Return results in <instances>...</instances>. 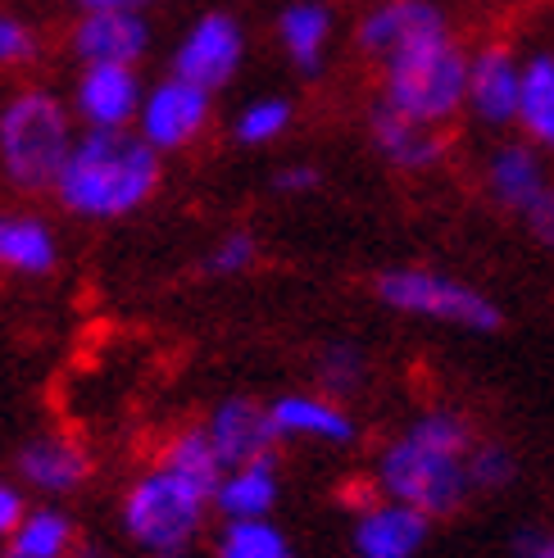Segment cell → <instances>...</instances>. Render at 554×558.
<instances>
[{
    "label": "cell",
    "mask_w": 554,
    "mask_h": 558,
    "mask_svg": "<svg viewBox=\"0 0 554 558\" xmlns=\"http://www.w3.org/2000/svg\"><path fill=\"white\" fill-rule=\"evenodd\" d=\"M60 264V236L46 218L23 209H0V272L46 277Z\"/></svg>",
    "instance_id": "20"
},
{
    "label": "cell",
    "mask_w": 554,
    "mask_h": 558,
    "mask_svg": "<svg viewBox=\"0 0 554 558\" xmlns=\"http://www.w3.org/2000/svg\"><path fill=\"white\" fill-rule=\"evenodd\" d=\"M522 228H528L545 250H554V186L541 195L528 214H522Z\"/></svg>",
    "instance_id": "33"
},
{
    "label": "cell",
    "mask_w": 554,
    "mask_h": 558,
    "mask_svg": "<svg viewBox=\"0 0 554 558\" xmlns=\"http://www.w3.org/2000/svg\"><path fill=\"white\" fill-rule=\"evenodd\" d=\"M314 377H318V390H323V396H332V400H350L354 390H364V381H369V354L359 350V345H350V341H332V345L318 350V368H314Z\"/></svg>",
    "instance_id": "27"
},
{
    "label": "cell",
    "mask_w": 554,
    "mask_h": 558,
    "mask_svg": "<svg viewBox=\"0 0 554 558\" xmlns=\"http://www.w3.org/2000/svg\"><path fill=\"white\" fill-rule=\"evenodd\" d=\"M155 0H73V10H146Z\"/></svg>",
    "instance_id": "34"
},
{
    "label": "cell",
    "mask_w": 554,
    "mask_h": 558,
    "mask_svg": "<svg viewBox=\"0 0 554 558\" xmlns=\"http://www.w3.org/2000/svg\"><path fill=\"white\" fill-rule=\"evenodd\" d=\"M164 468H173L178 477H186L191 486H201V490H209V499H214V490H218V482H224V459H218V450H214V440H209V432H205V423H196V427H178L169 440L159 445V454H155Z\"/></svg>",
    "instance_id": "22"
},
{
    "label": "cell",
    "mask_w": 554,
    "mask_h": 558,
    "mask_svg": "<svg viewBox=\"0 0 554 558\" xmlns=\"http://www.w3.org/2000/svg\"><path fill=\"white\" fill-rule=\"evenodd\" d=\"M209 513H214L209 490L191 486L159 459L136 472L119 499L123 536L150 558H186L191 545L201 541Z\"/></svg>",
    "instance_id": "4"
},
{
    "label": "cell",
    "mask_w": 554,
    "mask_h": 558,
    "mask_svg": "<svg viewBox=\"0 0 554 558\" xmlns=\"http://www.w3.org/2000/svg\"><path fill=\"white\" fill-rule=\"evenodd\" d=\"M273 427L282 440H310V445H354L359 427L346 400H332L323 390H291L268 404Z\"/></svg>",
    "instance_id": "18"
},
{
    "label": "cell",
    "mask_w": 554,
    "mask_h": 558,
    "mask_svg": "<svg viewBox=\"0 0 554 558\" xmlns=\"http://www.w3.org/2000/svg\"><path fill=\"white\" fill-rule=\"evenodd\" d=\"M473 445L478 432L455 409H427L405 432L377 450L373 463V490L413 505L427 518H450L468 505L473 490Z\"/></svg>",
    "instance_id": "1"
},
{
    "label": "cell",
    "mask_w": 554,
    "mask_h": 558,
    "mask_svg": "<svg viewBox=\"0 0 554 558\" xmlns=\"http://www.w3.org/2000/svg\"><path fill=\"white\" fill-rule=\"evenodd\" d=\"M468 472H473V490H505L514 477H518V459L509 445L501 440H482L473 445V463H468Z\"/></svg>",
    "instance_id": "29"
},
{
    "label": "cell",
    "mask_w": 554,
    "mask_h": 558,
    "mask_svg": "<svg viewBox=\"0 0 554 558\" xmlns=\"http://www.w3.org/2000/svg\"><path fill=\"white\" fill-rule=\"evenodd\" d=\"M164 182V155L142 142L136 128L77 132L55 182V205L82 222H119L155 201Z\"/></svg>",
    "instance_id": "2"
},
{
    "label": "cell",
    "mask_w": 554,
    "mask_h": 558,
    "mask_svg": "<svg viewBox=\"0 0 554 558\" xmlns=\"http://www.w3.org/2000/svg\"><path fill=\"white\" fill-rule=\"evenodd\" d=\"M214 558H296V549L273 518H237L218 526Z\"/></svg>",
    "instance_id": "25"
},
{
    "label": "cell",
    "mask_w": 554,
    "mask_h": 558,
    "mask_svg": "<svg viewBox=\"0 0 554 558\" xmlns=\"http://www.w3.org/2000/svg\"><path fill=\"white\" fill-rule=\"evenodd\" d=\"M486 195L495 205H501L505 214H528L541 195L554 186L550 169H545V150L532 146L528 136H518V142H505V146H495L486 155Z\"/></svg>",
    "instance_id": "16"
},
{
    "label": "cell",
    "mask_w": 554,
    "mask_h": 558,
    "mask_svg": "<svg viewBox=\"0 0 554 558\" xmlns=\"http://www.w3.org/2000/svg\"><path fill=\"white\" fill-rule=\"evenodd\" d=\"M277 495H282V477H277V454L224 468V482L214 490V513L224 522L237 518H273Z\"/></svg>",
    "instance_id": "21"
},
{
    "label": "cell",
    "mask_w": 554,
    "mask_h": 558,
    "mask_svg": "<svg viewBox=\"0 0 554 558\" xmlns=\"http://www.w3.org/2000/svg\"><path fill=\"white\" fill-rule=\"evenodd\" d=\"M518 132L545 155H554V54H532L522 69Z\"/></svg>",
    "instance_id": "23"
},
{
    "label": "cell",
    "mask_w": 554,
    "mask_h": 558,
    "mask_svg": "<svg viewBox=\"0 0 554 558\" xmlns=\"http://www.w3.org/2000/svg\"><path fill=\"white\" fill-rule=\"evenodd\" d=\"M468 54L459 37H432L423 46L400 50L396 60L382 64V92L377 100L400 109V114L446 128L463 114V96H468Z\"/></svg>",
    "instance_id": "5"
},
{
    "label": "cell",
    "mask_w": 554,
    "mask_h": 558,
    "mask_svg": "<svg viewBox=\"0 0 554 558\" xmlns=\"http://www.w3.org/2000/svg\"><path fill=\"white\" fill-rule=\"evenodd\" d=\"M450 33L455 27L441 0H373L354 19V46L377 64L396 60L409 46H423L432 37H450Z\"/></svg>",
    "instance_id": "9"
},
{
    "label": "cell",
    "mask_w": 554,
    "mask_h": 558,
    "mask_svg": "<svg viewBox=\"0 0 554 558\" xmlns=\"http://www.w3.org/2000/svg\"><path fill=\"white\" fill-rule=\"evenodd\" d=\"M522 69L528 60H518L509 46H482L468 60V96L463 114L478 128L505 132L518 128V105H522Z\"/></svg>",
    "instance_id": "12"
},
{
    "label": "cell",
    "mask_w": 554,
    "mask_h": 558,
    "mask_svg": "<svg viewBox=\"0 0 554 558\" xmlns=\"http://www.w3.org/2000/svg\"><path fill=\"white\" fill-rule=\"evenodd\" d=\"M77 119L50 87H19L0 100V182L19 195H50L77 142Z\"/></svg>",
    "instance_id": "3"
},
{
    "label": "cell",
    "mask_w": 554,
    "mask_h": 558,
    "mask_svg": "<svg viewBox=\"0 0 554 558\" xmlns=\"http://www.w3.org/2000/svg\"><path fill=\"white\" fill-rule=\"evenodd\" d=\"M369 142L396 173H432L450 155L446 128L419 123V119H409V114H400V109L382 105V100L373 105V114H369Z\"/></svg>",
    "instance_id": "14"
},
{
    "label": "cell",
    "mask_w": 554,
    "mask_h": 558,
    "mask_svg": "<svg viewBox=\"0 0 554 558\" xmlns=\"http://www.w3.org/2000/svg\"><path fill=\"white\" fill-rule=\"evenodd\" d=\"M260 245L251 232H224L205 250V272L209 277H241L245 268H255Z\"/></svg>",
    "instance_id": "30"
},
{
    "label": "cell",
    "mask_w": 554,
    "mask_h": 558,
    "mask_svg": "<svg viewBox=\"0 0 554 558\" xmlns=\"http://www.w3.org/2000/svg\"><path fill=\"white\" fill-rule=\"evenodd\" d=\"M245 64V27L228 10H209L186 27L173 46L169 73L196 82L205 92H224Z\"/></svg>",
    "instance_id": "8"
},
{
    "label": "cell",
    "mask_w": 554,
    "mask_h": 558,
    "mask_svg": "<svg viewBox=\"0 0 554 558\" xmlns=\"http://www.w3.org/2000/svg\"><path fill=\"white\" fill-rule=\"evenodd\" d=\"M41 54L37 27L19 19L14 10H0V73H19Z\"/></svg>",
    "instance_id": "28"
},
{
    "label": "cell",
    "mask_w": 554,
    "mask_h": 558,
    "mask_svg": "<svg viewBox=\"0 0 554 558\" xmlns=\"http://www.w3.org/2000/svg\"><path fill=\"white\" fill-rule=\"evenodd\" d=\"M377 300L386 310L409 314V318H427V323H446L459 331H495L501 327V304L486 291L459 282L450 272L436 268H392L377 277Z\"/></svg>",
    "instance_id": "6"
},
{
    "label": "cell",
    "mask_w": 554,
    "mask_h": 558,
    "mask_svg": "<svg viewBox=\"0 0 554 558\" xmlns=\"http://www.w3.org/2000/svg\"><path fill=\"white\" fill-rule=\"evenodd\" d=\"M27 518V495L19 482H0V545H5L14 532H19V522Z\"/></svg>",
    "instance_id": "31"
},
{
    "label": "cell",
    "mask_w": 554,
    "mask_h": 558,
    "mask_svg": "<svg viewBox=\"0 0 554 558\" xmlns=\"http://www.w3.org/2000/svg\"><path fill=\"white\" fill-rule=\"evenodd\" d=\"M214 123V92L196 87L178 73H164L159 82L146 87L142 114H136V132L150 142L159 155L191 150Z\"/></svg>",
    "instance_id": "7"
},
{
    "label": "cell",
    "mask_w": 554,
    "mask_h": 558,
    "mask_svg": "<svg viewBox=\"0 0 554 558\" xmlns=\"http://www.w3.org/2000/svg\"><path fill=\"white\" fill-rule=\"evenodd\" d=\"M150 19L146 10H77L69 27V54L77 69L87 64H119V69H142L150 54Z\"/></svg>",
    "instance_id": "10"
},
{
    "label": "cell",
    "mask_w": 554,
    "mask_h": 558,
    "mask_svg": "<svg viewBox=\"0 0 554 558\" xmlns=\"http://www.w3.org/2000/svg\"><path fill=\"white\" fill-rule=\"evenodd\" d=\"M277 46L300 77H318L327 64L332 37H337V10L327 0H287L277 14Z\"/></svg>",
    "instance_id": "19"
},
{
    "label": "cell",
    "mask_w": 554,
    "mask_h": 558,
    "mask_svg": "<svg viewBox=\"0 0 554 558\" xmlns=\"http://www.w3.org/2000/svg\"><path fill=\"white\" fill-rule=\"evenodd\" d=\"M92 477V454L82 450L73 436H33L19 450V486L23 490H37L46 499H60V495H73L82 490Z\"/></svg>",
    "instance_id": "17"
},
{
    "label": "cell",
    "mask_w": 554,
    "mask_h": 558,
    "mask_svg": "<svg viewBox=\"0 0 554 558\" xmlns=\"http://www.w3.org/2000/svg\"><path fill=\"white\" fill-rule=\"evenodd\" d=\"M427 532H432L427 513L373 490L354 509L350 545H354V558H419V549L427 545Z\"/></svg>",
    "instance_id": "13"
},
{
    "label": "cell",
    "mask_w": 554,
    "mask_h": 558,
    "mask_svg": "<svg viewBox=\"0 0 554 558\" xmlns=\"http://www.w3.org/2000/svg\"><path fill=\"white\" fill-rule=\"evenodd\" d=\"M146 100V82L136 69L119 64H87L77 69L73 87H69V109L82 132H123L136 128Z\"/></svg>",
    "instance_id": "11"
},
{
    "label": "cell",
    "mask_w": 554,
    "mask_h": 558,
    "mask_svg": "<svg viewBox=\"0 0 554 558\" xmlns=\"http://www.w3.org/2000/svg\"><path fill=\"white\" fill-rule=\"evenodd\" d=\"M318 182H323V173L314 163H287V169H277V178H273V186L282 195H310V191H318Z\"/></svg>",
    "instance_id": "32"
},
{
    "label": "cell",
    "mask_w": 554,
    "mask_h": 558,
    "mask_svg": "<svg viewBox=\"0 0 554 558\" xmlns=\"http://www.w3.org/2000/svg\"><path fill=\"white\" fill-rule=\"evenodd\" d=\"M205 432H209L218 459H224L228 468L255 463V459H273L277 445H282V436H277V427H273L268 404H260L251 396L218 400L209 409V417H205Z\"/></svg>",
    "instance_id": "15"
},
{
    "label": "cell",
    "mask_w": 554,
    "mask_h": 558,
    "mask_svg": "<svg viewBox=\"0 0 554 558\" xmlns=\"http://www.w3.org/2000/svg\"><path fill=\"white\" fill-rule=\"evenodd\" d=\"M296 123V105L287 96H255V100H245L237 109V119H232V136H237V146H273V142H282V136L291 132Z\"/></svg>",
    "instance_id": "26"
},
{
    "label": "cell",
    "mask_w": 554,
    "mask_h": 558,
    "mask_svg": "<svg viewBox=\"0 0 554 558\" xmlns=\"http://www.w3.org/2000/svg\"><path fill=\"white\" fill-rule=\"evenodd\" d=\"M522 558H554V536H522Z\"/></svg>",
    "instance_id": "35"
},
{
    "label": "cell",
    "mask_w": 554,
    "mask_h": 558,
    "mask_svg": "<svg viewBox=\"0 0 554 558\" xmlns=\"http://www.w3.org/2000/svg\"><path fill=\"white\" fill-rule=\"evenodd\" d=\"M73 541H77L73 518L55 505H41V509H27L19 532L5 541V558H69Z\"/></svg>",
    "instance_id": "24"
}]
</instances>
